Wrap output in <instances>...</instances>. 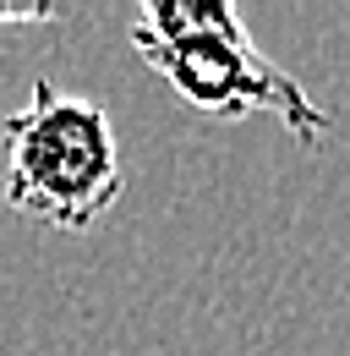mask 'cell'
Returning <instances> with one entry per match:
<instances>
[{"mask_svg": "<svg viewBox=\"0 0 350 356\" xmlns=\"http://www.w3.org/2000/svg\"><path fill=\"white\" fill-rule=\"evenodd\" d=\"M131 49L203 115L241 121L262 110L301 148H317L334 127V115L301 88V77L262 55L230 0H148L131 17Z\"/></svg>", "mask_w": 350, "mask_h": 356, "instance_id": "6da1fadb", "label": "cell"}, {"mask_svg": "<svg viewBox=\"0 0 350 356\" xmlns=\"http://www.w3.org/2000/svg\"><path fill=\"white\" fill-rule=\"evenodd\" d=\"M126 192L121 143L99 99L33 77L28 99L0 121V203L49 230H88Z\"/></svg>", "mask_w": 350, "mask_h": 356, "instance_id": "7a4b0ae2", "label": "cell"}, {"mask_svg": "<svg viewBox=\"0 0 350 356\" xmlns=\"http://www.w3.org/2000/svg\"><path fill=\"white\" fill-rule=\"evenodd\" d=\"M39 22H60L55 6H0V28H39Z\"/></svg>", "mask_w": 350, "mask_h": 356, "instance_id": "3957f363", "label": "cell"}]
</instances>
